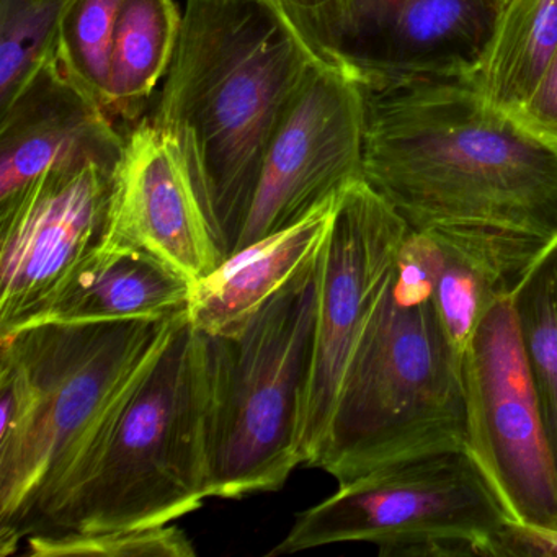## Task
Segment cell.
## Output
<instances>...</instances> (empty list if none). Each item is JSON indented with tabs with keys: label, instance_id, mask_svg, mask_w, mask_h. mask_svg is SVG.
Returning a JSON list of instances; mask_svg holds the SVG:
<instances>
[{
	"label": "cell",
	"instance_id": "17",
	"mask_svg": "<svg viewBox=\"0 0 557 557\" xmlns=\"http://www.w3.org/2000/svg\"><path fill=\"white\" fill-rule=\"evenodd\" d=\"M557 48V0H505L466 76L484 102L515 115L543 79Z\"/></svg>",
	"mask_w": 557,
	"mask_h": 557
},
{
	"label": "cell",
	"instance_id": "9",
	"mask_svg": "<svg viewBox=\"0 0 557 557\" xmlns=\"http://www.w3.org/2000/svg\"><path fill=\"white\" fill-rule=\"evenodd\" d=\"M409 233V223L364 178L342 191L319 252L318 324L299 438L308 468L321 458L348 364Z\"/></svg>",
	"mask_w": 557,
	"mask_h": 557
},
{
	"label": "cell",
	"instance_id": "24",
	"mask_svg": "<svg viewBox=\"0 0 557 557\" xmlns=\"http://www.w3.org/2000/svg\"><path fill=\"white\" fill-rule=\"evenodd\" d=\"M513 116L533 132L557 139V48L533 96Z\"/></svg>",
	"mask_w": 557,
	"mask_h": 557
},
{
	"label": "cell",
	"instance_id": "15",
	"mask_svg": "<svg viewBox=\"0 0 557 557\" xmlns=\"http://www.w3.org/2000/svg\"><path fill=\"white\" fill-rule=\"evenodd\" d=\"M191 293L194 283L154 253L102 240L22 325L161 321L188 312Z\"/></svg>",
	"mask_w": 557,
	"mask_h": 557
},
{
	"label": "cell",
	"instance_id": "10",
	"mask_svg": "<svg viewBox=\"0 0 557 557\" xmlns=\"http://www.w3.org/2000/svg\"><path fill=\"white\" fill-rule=\"evenodd\" d=\"M364 97L342 67L324 64L276 126L233 252L308 216L363 181Z\"/></svg>",
	"mask_w": 557,
	"mask_h": 557
},
{
	"label": "cell",
	"instance_id": "6",
	"mask_svg": "<svg viewBox=\"0 0 557 557\" xmlns=\"http://www.w3.org/2000/svg\"><path fill=\"white\" fill-rule=\"evenodd\" d=\"M318 301L319 253L243 324L205 334L211 377L210 498L239 500L280 491L305 465L299 438Z\"/></svg>",
	"mask_w": 557,
	"mask_h": 557
},
{
	"label": "cell",
	"instance_id": "20",
	"mask_svg": "<svg viewBox=\"0 0 557 557\" xmlns=\"http://www.w3.org/2000/svg\"><path fill=\"white\" fill-rule=\"evenodd\" d=\"M125 0H74L61 24L58 63L106 110L113 38Z\"/></svg>",
	"mask_w": 557,
	"mask_h": 557
},
{
	"label": "cell",
	"instance_id": "12",
	"mask_svg": "<svg viewBox=\"0 0 557 557\" xmlns=\"http://www.w3.org/2000/svg\"><path fill=\"white\" fill-rule=\"evenodd\" d=\"M337 60L360 84L466 77L498 0H345Z\"/></svg>",
	"mask_w": 557,
	"mask_h": 557
},
{
	"label": "cell",
	"instance_id": "7",
	"mask_svg": "<svg viewBox=\"0 0 557 557\" xmlns=\"http://www.w3.org/2000/svg\"><path fill=\"white\" fill-rule=\"evenodd\" d=\"M511 520L471 449H446L342 482L334 494L296 515L267 556L371 543L384 557H502Z\"/></svg>",
	"mask_w": 557,
	"mask_h": 557
},
{
	"label": "cell",
	"instance_id": "1",
	"mask_svg": "<svg viewBox=\"0 0 557 557\" xmlns=\"http://www.w3.org/2000/svg\"><path fill=\"white\" fill-rule=\"evenodd\" d=\"M363 178L413 231L484 240L534 273L557 253V139L466 77L360 84Z\"/></svg>",
	"mask_w": 557,
	"mask_h": 557
},
{
	"label": "cell",
	"instance_id": "8",
	"mask_svg": "<svg viewBox=\"0 0 557 557\" xmlns=\"http://www.w3.org/2000/svg\"><path fill=\"white\" fill-rule=\"evenodd\" d=\"M469 449L521 523L557 528V465L521 337L517 298L485 312L462 355Z\"/></svg>",
	"mask_w": 557,
	"mask_h": 557
},
{
	"label": "cell",
	"instance_id": "3",
	"mask_svg": "<svg viewBox=\"0 0 557 557\" xmlns=\"http://www.w3.org/2000/svg\"><path fill=\"white\" fill-rule=\"evenodd\" d=\"M210 412L207 337L185 314L90 433L28 536L194 513L210 498Z\"/></svg>",
	"mask_w": 557,
	"mask_h": 557
},
{
	"label": "cell",
	"instance_id": "19",
	"mask_svg": "<svg viewBox=\"0 0 557 557\" xmlns=\"http://www.w3.org/2000/svg\"><path fill=\"white\" fill-rule=\"evenodd\" d=\"M74 0H0V110L58 58L61 24Z\"/></svg>",
	"mask_w": 557,
	"mask_h": 557
},
{
	"label": "cell",
	"instance_id": "2",
	"mask_svg": "<svg viewBox=\"0 0 557 557\" xmlns=\"http://www.w3.org/2000/svg\"><path fill=\"white\" fill-rule=\"evenodd\" d=\"M324 64L276 0L185 2L149 119L181 149L224 257L239 239L276 126Z\"/></svg>",
	"mask_w": 557,
	"mask_h": 557
},
{
	"label": "cell",
	"instance_id": "25",
	"mask_svg": "<svg viewBox=\"0 0 557 557\" xmlns=\"http://www.w3.org/2000/svg\"><path fill=\"white\" fill-rule=\"evenodd\" d=\"M504 556L557 557V528L511 520L505 531Z\"/></svg>",
	"mask_w": 557,
	"mask_h": 557
},
{
	"label": "cell",
	"instance_id": "18",
	"mask_svg": "<svg viewBox=\"0 0 557 557\" xmlns=\"http://www.w3.org/2000/svg\"><path fill=\"white\" fill-rule=\"evenodd\" d=\"M175 0H125L113 38L106 112L119 123L138 125L156 87L168 76L181 37Z\"/></svg>",
	"mask_w": 557,
	"mask_h": 557
},
{
	"label": "cell",
	"instance_id": "23",
	"mask_svg": "<svg viewBox=\"0 0 557 557\" xmlns=\"http://www.w3.org/2000/svg\"><path fill=\"white\" fill-rule=\"evenodd\" d=\"M276 4L322 61L341 67L337 51L344 32L345 0H276Z\"/></svg>",
	"mask_w": 557,
	"mask_h": 557
},
{
	"label": "cell",
	"instance_id": "27",
	"mask_svg": "<svg viewBox=\"0 0 557 557\" xmlns=\"http://www.w3.org/2000/svg\"><path fill=\"white\" fill-rule=\"evenodd\" d=\"M502 2H505V0H502Z\"/></svg>",
	"mask_w": 557,
	"mask_h": 557
},
{
	"label": "cell",
	"instance_id": "22",
	"mask_svg": "<svg viewBox=\"0 0 557 557\" xmlns=\"http://www.w3.org/2000/svg\"><path fill=\"white\" fill-rule=\"evenodd\" d=\"M28 557H194V541L177 524L122 528L94 533L32 534Z\"/></svg>",
	"mask_w": 557,
	"mask_h": 557
},
{
	"label": "cell",
	"instance_id": "16",
	"mask_svg": "<svg viewBox=\"0 0 557 557\" xmlns=\"http://www.w3.org/2000/svg\"><path fill=\"white\" fill-rule=\"evenodd\" d=\"M341 194L298 223L227 256L194 283L188 319L203 334H224L259 311L280 288L318 257Z\"/></svg>",
	"mask_w": 557,
	"mask_h": 557
},
{
	"label": "cell",
	"instance_id": "4",
	"mask_svg": "<svg viewBox=\"0 0 557 557\" xmlns=\"http://www.w3.org/2000/svg\"><path fill=\"white\" fill-rule=\"evenodd\" d=\"M185 314L0 334V556L24 546L90 433Z\"/></svg>",
	"mask_w": 557,
	"mask_h": 557
},
{
	"label": "cell",
	"instance_id": "11",
	"mask_svg": "<svg viewBox=\"0 0 557 557\" xmlns=\"http://www.w3.org/2000/svg\"><path fill=\"white\" fill-rule=\"evenodd\" d=\"M113 174L51 169L0 210V334L24 324L106 239Z\"/></svg>",
	"mask_w": 557,
	"mask_h": 557
},
{
	"label": "cell",
	"instance_id": "26",
	"mask_svg": "<svg viewBox=\"0 0 557 557\" xmlns=\"http://www.w3.org/2000/svg\"><path fill=\"white\" fill-rule=\"evenodd\" d=\"M498 2H500V5H502V0H498Z\"/></svg>",
	"mask_w": 557,
	"mask_h": 557
},
{
	"label": "cell",
	"instance_id": "21",
	"mask_svg": "<svg viewBox=\"0 0 557 557\" xmlns=\"http://www.w3.org/2000/svg\"><path fill=\"white\" fill-rule=\"evenodd\" d=\"M517 309L557 465V253L518 293Z\"/></svg>",
	"mask_w": 557,
	"mask_h": 557
},
{
	"label": "cell",
	"instance_id": "5",
	"mask_svg": "<svg viewBox=\"0 0 557 557\" xmlns=\"http://www.w3.org/2000/svg\"><path fill=\"white\" fill-rule=\"evenodd\" d=\"M469 448L462 358L449 344L409 236L348 364L314 469L338 484L373 469Z\"/></svg>",
	"mask_w": 557,
	"mask_h": 557
},
{
	"label": "cell",
	"instance_id": "14",
	"mask_svg": "<svg viewBox=\"0 0 557 557\" xmlns=\"http://www.w3.org/2000/svg\"><path fill=\"white\" fill-rule=\"evenodd\" d=\"M125 145L126 135L57 58L0 110V210L51 169L99 164L115 172Z\"/></svg>",
	"mask_w": 557,
	"mask_h": 557
},
{
	"label": "cell",
	"instance_id": "13",
	"mask_svg": "<svg viewBox=\"0 0 557 557\" xmlns=\"http://www.w3.org/2000/svg\"><path fill=\"white\" fill-rule=\"evenodd\" d=\"M103 240L148 250L191 283L226 259L181 149L149 116L126 135Z\"/></svg>",
	"mask_w": 557,
	"mask_h": 557
}]
</instances>
